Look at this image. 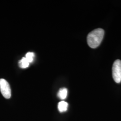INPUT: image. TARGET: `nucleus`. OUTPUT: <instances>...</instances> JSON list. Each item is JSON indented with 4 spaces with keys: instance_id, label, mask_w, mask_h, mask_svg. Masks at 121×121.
<instances>
[{
    "instance_id": "f257e3e1",
    "label": "nucleus",
    "mask_w": 121,
    "mask_h": 121,
    "mask_svg": "<svg viewBox=\"0 0 121 121\" xmlns=\"http://www.w3.org/2000/svg\"><path fill=\"white\" fill-rule=\"evenodd\" d=\"M104 30L101 28L96 29L90 32L87 36V42L90 47L95 48L99 46L104 37Z\"/></svg>"
},
{
    "instance_id": "f03ea898",
    "label": "nucleus",
    "mask_w": 121,
    "mask_h": 121,
    "mask_svg": "<svg viewBox=\"0 0 121 121\" xmlns=\"http://www.w3.org/2000/svg\"><path fill=\"white\" fill-rule=\"evenodd\" d=\"M112 77L117 83L121 82V60L117 59L115 60L112 65Z\"/></svg>"
},
{
    "instance_id": "0eeeda50",
    "label": "nucleus",
    "mask_w": 121,
    "mask_h": 121,
    "mask_svg": "<svg viewBox=\"0 0 121 121\" xmlns=\"http://www.w3.org/2000/svg\"><path fill=\"white\" fill-rule=\"evenodd\" d=\"M34 56H35V54L33 52H28L26 54L25 57L29 63H31L33 60V58H34Z\"/></svg>"
},
{
    "instance_id": "423d86ee",
    "label": "nucleus",
    "mask_w": 121,
    "mask_h": 121,
    "mask_svg": "<svg viewBox=\"0 0 121 121\" xmlns=\"http://www.w3.org/2000/svg\"><path fill=\"white\" fill-rule=\"evenodd\" d=\"M29 63H30L28 62L25 57H22V59H21L18 62L19 67L23 69H25L28 67L29 65Z\"/></svg>"
},
{
    "instance_id": "39448f33",
    "label": "nucleus",
    "mask_w": 121,
    "mask_h": 121,
    "mask_svg": "<svg viewBox=\"0 0 121 121\" xmlns=\"http://www.w3.org/2000/svg\"><path fill=\"white\" fill-rule=\"evenodd\" d=\"M67 93L68 91L66 88H62L59 90L58 92L57 95L60 99H65L67 97Z\"/></svg>"
},
{
    "instance_id": "20e7f679",
    "label": "nucleus",
    "mask_w": 121,
    "mask_h": 121,
    "mask_svg": "<svg viewBox=\"0 0 121 121\" xmlns=\"http://www.w3.org/2000/svg\"><path fill=\"white\" fill-rule=\"evenodd\" d=\"M68 104L64 101H61L58 104V108L60 112H65L68 108Z\"/></svg>"
},
{
    "instance_id": "7ed1b4c3",
    "label": "nucleus",
    "mask_w": 121,
    "mask_h": 121,
    "mask_svg": "<svg viewBox=\"0 0 121 121\" xmlns=\"http://www.w3.org/2000/svg\"><path fill=\"white\" fill-rule=\"evenodd\" d=\"M0 90L2 95L6 99H9L11 95V89L9 83L3 78L0 79Z\"/></svg>"
}]
</instances>
